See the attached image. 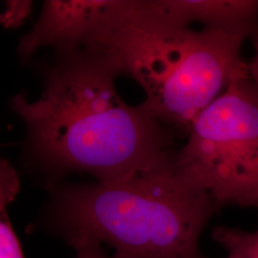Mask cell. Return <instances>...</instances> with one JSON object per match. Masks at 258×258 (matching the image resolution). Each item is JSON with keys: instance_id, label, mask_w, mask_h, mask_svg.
I'll return each mask as SVG.
<instances>
[{"instance_id": "6da1fadb", "label": "cell", "mask_w": 258, "mask_h": 258, "mask_svg": "<svg viewBox=\"0 0 258 258\" xmlns=\"http://www.w3.org/2000/svg\"><path fill=\"white\" fill-rule=\"evenodd\" d=\"M117 77L103 56L82 49L58 55L37 100L22 94L12 99L27 129L28 149L49 183L70 172L117 182L174 153V136L139 105L123 102Z\"/></svg>"}, {"instance_id": "7a4b0ae2", "label": "cell", "mask_w": 258, "mask_h": 258, "mask_svg": "<svg viewBox=\"0 0 258 258\" xmlns=\"http://www.w3.org/2000/svg\"><path fill=\"white\" fill-rule=\"evenodd\" d=\"M247 38L219 28L195 31L148 1L130 0L84 49L103 56L118 77L136 81L146 95L141 109L173 136L186 137L198 116L248 70L241 56Z\"/></svg>"}, {"instance_id": "3957f363", "label": "cell", "mask_w": 258, "mask_h": 258, "mask_svg": "<svg viewBox=\"0 0 258 258\" xmlns=\"http://www.w3.org/2000/svg\"><path fill=\"white\" fill-rule=\"evenodd\" d=\"M175 152L120 181L56 189V228L67 242L110 245L113 258H204L199 238L220 208L180 171Z\"/></svg>"}, {"instance_id": "277c9868", "label": "cell", "mask_w": 258, "mask_h": 258, "mask_svg": "<svg viewBox=\"0 0 258 258\" xmlns=\"http://www.w3.org/2000/svg\"><path fill=\"white\" fill-rule=\"evenodd\" d=\"M174 160L220 209L258 211V91L249 67L194 120Z\"/></svg>"}, {"instance_id": "5b68a950", "label": "cell", "mask_w": 258, "mask_h": 258, "mask_svg": "<svg viewBox=\"0 0 258 258\" xmlns=\"http://www.w3.org/2000/svg\"><path fill=\"white\" fill-rule=\"evenodd\" d=\"M129 0H46L35 25L19 40V55L29 58L52 47L58 55L82 50L120 15Z\"/></svg>"}, {"instance_id": "8992f818", "label": "cell", "mask_w": 258, "mask_h": 258, "mask_svg": "<svg viewBox=\"0 0 258 258\" xmlns=\"http://www.w3.org/2000/svg\"><path fill=\"white\" fill-rule=\"evenodd\" d=\"M149 5L176 24L197 22L250 37L258 27V0H158Z\"/></svg>"}, {"instance_id": "52a82bcc", "label": "cell", "mask_w": 258, "mask_h": 258, "mask_svg": "<svg viewBox=\"0 0 258 258\" xmlns=\"http://www.w3.org/2000/svg\"><path fill=\"white\" fill-rule=\"evenodd\" d=\"M212 239L227 251L226 258H258V230L249 232L221 226L213 231Z\"/></svg>"}, {"instance_id": "ba28073f", "label": "cell", "mask_w": 258, "mask_h": 258, "mask_svg": "<svg viewBox=\"0 0 258 258\" xmlns=\"http://www.w3.org/2000/svg\"><path fill=\"white\" fill-rule=\"evenodd\" d=\"M6 205H0V258H25L17 233L7 214Z\"/></svg>"}, {"instance_id": "9c48e42d", "label": "cell", "mask_w": 258, "mask_h": 258, "mask_svg": "<svg viewBox=\"0 0 258 258\" xmlns=\"http://www.w3.org/2000/svg\"><path fill=\"white\" fill-rule=\"evenodd\" d=\"M33 1L8 0L4 2V10L1 12L0 21L5 29H15L21 26L31 16Z\"/></svg>"}, {"instance_id": "30bf717a", "label": "cell", "mask_w": 258, "mask_h": 258, "mask_svg": "<svg viewBox=\"0 0 258 258\" xmlns=\"http://www.w3.org/2000/svg\"><path fill=\"white\" fill-rule=\"evenodd\" d=\"M67 243L77 250L78 258H109L103 252L101 243L97 240L78 238Z\"/></svg>"}, {"instance_id": "8fae6325", "label": "cell", "mask_w": 258, "mask_h": 258, "mask_svg": "<svg viewBox=\"0 0 258 258\" xmlns=\"http://www.w3.org/2000/svg\"><path fill=\"white\" fill-rule=\"evenodd\" d=\"M249 38L251 39L254 53H253V56H252L251 60L248 63V67H249V75H250L253 83L255 84L258 91V27L252 33V35Z\"/></svg>"}]
</instances>
